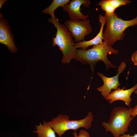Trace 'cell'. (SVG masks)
<instances>
[{
	"label": "cell",
	"instance_id": "cell-1",
	"mask_svg": "<svg viewBox=\"0 0 137 137\" xmlns=\"http://www.w3.org/2000/svg\"><path fill=\"white\" fill-rule=\"evenodd\" d=\"M112 45L103 41L102 43L93 45L89 49H77L75 59L83 64H89L93 74L96 63L100 60L105 63L107 70L110 68H116V66L111 63L107 57L108 54H116L118 53V50L113 48Z\"/></svg>",
	"mask_w": 137,
	"mask_h": 137
},
{
	"label": "cell",
	"instance_id": "cell-2",
	"mask_svg": "<svg viewBox=\"0 0 137 137\" xmlns=\"http://www.w3.org/2000/svg\"><path fill=\"white\" fill-rule=\"evenodd\" d=\"M48 21L54 25L57 29L55 37L52 38L53 46L55 47L57 45L62 52V63H69L72 59H75L77 50L71 33L64 25L60 23L56 18L52 17Z\"/></svg>",
	"mask_w": 137,
	"mask_h": 137
},
{
	"label": "cell",
	"instance_id": "cell-3",
	"mask_svg": "<svg viewBox=\"0 0 137 137\" xmlns=\"http://www.w3.org/2000/svg\"><path fill=\"white\" fill-rule=\"evenodd\" d=\"M132 108L119 106L113 108L108 123H101L105 131L111 132L114 137H119L127 132L130 123L134 118L131 114Z\"/></svg>",
	"mask_w": 137,
	"mask_h": 137
},
{
	"label": "cell",
	"instance_id": "cell-4",
	"mask_svg": "<svg viewBox=\"0 0 137 137\" xmlns=\"http://www.w3.org/2000/svg\"><path fill=\"white\" fill-rule=\"evenodd\" d=\"M106 28L103 33V41L112 45L117 41L123 40L125 36L124 30L129 27L137 25V16L130 20H125L118 18L114 13L110 15L105 14Z\"/></svg>",
	"mask_w": 137,
	"mask_h": 137
},
{
	"label": "cell",
	"instance_id": "cell-5",
	"mask_svg": "<svg viewBox=\"0 0 137 137\" xmlns=\"http://www.w3.org/2000/svg\"><path fill=\"white\" fill-rule=\"evenodd\" d=\"M92 112L89 111L87 115L82 119L70 120L67 115L60 114L47 123L52 127L59 137H61L65 132L69 130L76 131L80 128L90 129L93 119Z\"/></svg>",
	"mask_w": 137,
	"mask_h": 137
},
{
	"label": "cell",
	"instance_id": "cell-6",
	"mask_svg": "<svg viewBox=\"0 0 137 137\" xmlns=\"http://www.w3.org/2000/svg\"><path fill=\"white\" fill-rule=\"evenodd\" d=\"M64 24L76 43L84 40L85 37L93 31L89 19L79 21L67 20Z\"/></svg>",
	"mask_w": 137,
	"mask_h": 137
},
{
	"label": "cell",
	"instance_id": "cell-7",
	"mask_svg": "<svg viewBox=\"0 0 137 137\" xmlns=\"http://www.w3.org/2000/svg\"><path fill=\"white\" fill-rule=\"evenodd\" d=\"M126 67V64L124 61L122 62L118 67V73L115 76L111 77L105 76L104 74L98 72L97 74L102 79L103 81V85L97 89L105 98L110 93L111 90L117 89L120 84L118 80L119 76L125 70Z\"/></svg>",
	"mask_w": 137,
	"mask_h": 137
},
{
	"label": "cell",
	"instance_id": "cell-8",
	"mask_svg": "<svg viewBox=\"0 0 137 137\" xmlns=\"http://www.w3.org/2000/svg\"><path fill=\"white\" fill-rule=\"evenodd\" d=\"M90 4L89 0H72L62 7L63 10L68 14L70 20L79 21L87 19L89 16L88 15H84L81 12V5H82L84 7L89 8Z\"/></svg>",
	"mask_w": 137,
	"mask_h": 137
},
{
	"label": "cell",
	"instance_id": "cell-9",
	"mask_svg": "<svg viewBox=\"0 0 137 137\" xmlns=\"http://www.w3.org/2000/svg\"><path fill=\"white\" fill-rule=\"evenodd\" d=\"M2 15L1 13L0 42L7 46L10 51L14 53L17 50V49L14 42L13 36L9 26L5 19H2Z\"/></svg>",
	"mask_w": 137,
	"mask_h": 137
},
{
	"label": "cell",
	"instance_id": "cell-10",
	"mask_svg": "<svg viewBox=\"0 0 137 137\" xmlns=\"http://www.w3.org/2000/svg\"><path fill=\"white\" fill-rule=\"evenodd\" d=\"M125 87L122 89L118 88L111 92L105 99L110 104L115 101L121 100L124 101L128 107L130 106L132 99L130 96L134 91L137 89V83L133 87L128 89L124 90Z\"/></svg>",
	"mask_w": 137,
	"mask_h": 137
},
{
	"label": "cell",
	"instance_id": "cell-11",
	"mask_svg": "<svg viewBox=\"0 0 137 137\" xmlns=\"http://www.w3.org/2000/svg\"><path fill=\"white\" fill-rule=\"evenodd\" d=\"M99 23L101 24L100 30L97 36L92 39L88 41L84 40L75 43V47L76 49L81 48L82 49H85L89 46H93L102 43L103 42V30L106 20L105 16L100 14L99 16Z\"/></svg>",
	"mask_w": 137,
	"mask_h": 137
},
{
	"label": "cell",
	"instance_id": "cell-12",
	"mask_svg": "<svg viewBox=\"0 0 137 137\" xmlns=\"http://www.w3.org/2000/svg\"><path fill=\"white\" fill-rule=\"evenodd\" d=\"M35 127L36 130L32 133H36L38 137H56L55 131L45 120Z\"/></svg>",
	"mask_w": 137,
	"mask_h": 137
},
{
	"label": "cell",
	"instance_id": "cell-13",
	"mask_svg": "<svg viewBox=\"0 0 137 137\" xmlns=\"http://www.w3.org/2000/svg\"><path fill=\"white\" fill-rule=\"evenodd\" d=\"M70 2V0H54L51 4L42 12L44 13L50 14L52 17L56 18L54 13L55 10L60 6L63 7L67 5Z\"/></svg>",
	"mask_w": 137,
	"mask_h": 137
},
{
	"label": "cell",
	"instance_id": "cell-14",
	"mask_svg": "<svg viewBox=\"0 0 137 137\" xmlns=\"http://www.w3.org/2000/svg\"><path fill=\"white\" fill-rule=\"evenodd\" d=\"M98 5L100 6L102 9L106 12L105 14L108 15H112L115 10L110 4L108 0H102L98 3Z\"/></svg>",
	"mask_w": 137,
	"mask_h": 137
},
{
	"label": "cell",
	"instance_id": "cell-15",
	"mask_svg": "<svg viewBox=\"0 0 137 137\" xmlns=\"http://www.w3.org/2000/svg\"><path fill=\"white\" fill-rule=\"evenodd\" d=\"M111 5L115 9L121 6L130 3L129 0H108Z\"/></svg>",
	"mask_w": 137,
	"mask_h": 137
},
{
	"label": "cell",
	"instance_id": "cell-16",
	"mask_svg": "<svg viewBox=\"0 0 137 137\" xmlns=\"http://www.w3.org/2000/svg\"><path fill=\"white\" fill-rule=\"evenodd\" d=\"M74 137H90L89 132L85 130L81 129L78 135L76 131H74L73 133Z\"/></svg>",
	"mask_w": 137,
	"mask_h": 137
},
{
	"label": "cell",
	"instance_id": "cell-17",
	"mask_svg": "<svg viewBox=\"0 0 137 137\" xmlns=\"http://www.w3.org/2000/svg\"><path fill=\"white\" fill-rule=\"evenodd\" d=\"M131 59L134 65H137V50L132 54Z\"/></svg>",
	"mask_w": 137,
	"mask_h": 137
},
{
	"label": "cell",
	"instance_id": "cell-18",
	"mask_svg": "<svg viewBox=\"0 0 137 137\" xmlns=\"http://www.w3.org/2000/svg\"><path fill=\"white\" fill-rule=\"evenodd\" d=\"M131 116L134 118L137 115V105L134 107L132 108L131 111Z\"/></svg>",
	"mask_w": 137,
	"mask_h": 137
},
{
	"label": "cell",
	"instance_id": "cell-19",
	"mask_svg": "<svg viewBox=\"0 0 137 137\" xmlns=\"http://www.w3.org/2000/svg\"><path fill=\"white\" fill-rule=\"evenodd\" d=\"M119 137H137V134L135 133L133 135H131L129 134H124L123 135H121Z\"/></svg>",
	"mask_w": 137,
	"mask_h": 137
},
{
	"label": "cell",
	"instance_id": "cell-20",
	"mask_svg": "<svg viewBox=\"0 0 137 137\" xmlns=\"http://www.w3.org/2000/svg\"><path fill=\"white\" fill-rule=\"evenodd\" d=\"M7 0H1L0 1V9H1L2 6L3 4L6 2L7 1Z\"/></svg>",
	"mask_w": 137,
	"mask_h": 137
},
{
	"label": "cell",
	"instance_id": "cell-21",
	"mask_svg": "<svg viewBox=\"0 0 137 137\" xmlns=\"http://www.w3.org/2000/svg\"><path fill=\"white\" fill-rule=\"evenodd\" d=\"M133 92L134 93L137 94V89L135 90Z\"/></svg>",
	"mask_w": 137,
	"mask_h": 137
}]
</instances>
